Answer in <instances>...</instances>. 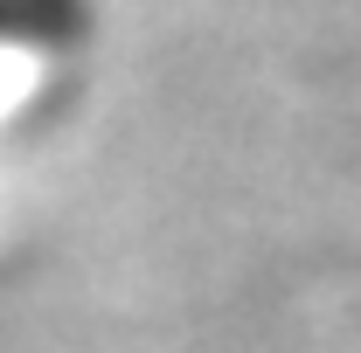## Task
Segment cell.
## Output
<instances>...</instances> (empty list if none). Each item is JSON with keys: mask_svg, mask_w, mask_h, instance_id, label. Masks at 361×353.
Instances as JSON below:
<instances>
[{"mask_svg": "<svg viewBox=\"0 0 361 353\" xmlns=\"http://www.w3.org/2000/svg\"><path fill=\"white\" fill-rule=\"evenodd\" d=\"M77 28V0H0V49H49Z\"/></svg>", "mask_w": 361, "mask_h": 353, "instance_id": "6da1fadb", "label": "cell"}]
</instances>
